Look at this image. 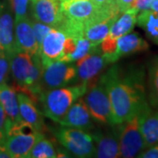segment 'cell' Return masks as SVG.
Instances as JSON below:
<instances>
[{
    "label": "cell",
    "instance_id": "7402d4cb",
    "mask_svg": "<svg viewBox=\"0 0 158 158\" xmlns=\"http://www.w3.org/2000/svg\"><path fill=\"white\" fill-rule=\"evenodd\" d=\"M16 91L14 87L6 84L0 85V105L4 108L7 116V121L9 122H18L21 120Z\"/></svg>",
    "mask_w": 158,
    "mask_h": 158
},
{
    "label": "cell",
    "instance_id": "836d02e7",
    "mask_svg": "<svg viewBox=\"0 0 158 158\" xmlns=\"http://www.w3.org/2000/svg\"><path fill=\"white\" fill-rule=\"evenodd\" d=\"M10 156L8 155V153L6 152L5 148H0V158H9Z\"/></svg>",
    "mask_w": 158,
    "mask_h": 158
},
{
    "label": "cell",
    "instance_id": "4dcf8cb0",
    "mask_svg": "<svg viewBox=\"0 0 158 158\" xmlns=\"http://www.w3.org/2000/svg\"><path fill=\"white\" fill-rule=\"evenodd\" d=\"M155 0H137L133 8L138 11V12L146 10H150L153 2Z\"/></svg>",
    "mask_w": 158,
    "mask_h": 158
},
{
    "label": "cell",
    "instance_id": "3957f363",
    "mask_svg": "<svg viewBox=\"0 0 158 158\" xmlns=\"http://www.w3.org/2000/svg\"><path fill=\"white\" fill-rule=\"evenodd\" d=\"M43 135L41 132L23 120L7 121L5 149L11 158H27L36 141Z\"/></svg>",
    "mask_w": 158,
    "mask_h": 158
},
{
    "label": "cell",
    "instance_id": "cb8c5ba5",
    "mask_svg": "<svg viewBox=\"0 0 158 158\" xmlns=\"http://www.w3.org/2000/svg\"><path fill=\"white\" fill-rule=\"evenodd\" d=\"M66 153L58 151L53 142L43 135L36 141L29 153L27 158H55L66 157Z\"/></svg>",
    "mask_w": 158,
    "mask_h": 158
},
{
    "label": "cell",
    "instance_id": "e0dca14e",
    "mask_svg": "<svg viewBox=\"0 0 158 158\" xmlns=\"http://www.w3.org/2000/svg\"><path fill=\"white\" fill-rule=\"evenodd\" d=\"M149 45L147 41L137 33H128L117 40L116 48L113 54L107 57L110 64L117 62L122 57L147 51Z\"/></svg>",
    "mask_w": 158,
    "mask_h": 158
},
{
    "label": "cell",
    "instance_id": "9c48e42d",
    "mask_svg": "<svg viewBox=\"0 0 158 158\" xmlns=\"http://www.w3.org/2000/svg\"><path fill=\"white\" fill-rule=\"evenodd\" d=\"M137 15L138 11L135 8H131L121 12L116 21L113 23L108 35L100 43L102 52L106 56H111L114 52L117 40L119 37L133 31L137 22Z\"/></svg>",
    "mask_w": 158,
    "mask_h": 158
},
{
    "label": "cell",
    "instance_id": "277c9868",
    "mask_svg": "<svg viewBox=\"0 0 158 158\" xmlns=\"http://www.w3.org/2000/svg\"><path fill=\"white\" fill-rule=\"evenodd\" d=\"M56 140L76 157H95V142L88 131L61 126L52 128Z\"/></svg>",
    "mask_w": 158,
    "mask_h": 158
},
{
    "label": "cell",
    "instance_id": "8992f818",
    "mask_svg": "<svg viewBox=\"0 0 158 158\" xmlns=\"http://www.w3.org/2000/svg\"><path fill=\"white\" fill-rule=\"evenodd\" d=\"M141 111L124 122L115 125L118 133L121 157H137L138 155L146 148L140 126Z\"/></svg>",
    "mask_w": 158,
    "mask_h": 158
},
{
    "label": "cell",
    "instance_id": "83f0119b",
    "mask_svg": "<svg viewBox=\"0 0 158 158\" xmlns=\"http://www.w3.org/2000/svg\"><path fill=\"white\" fill-rule=\"evenodd\" d=\"M31 23H32V27L34 29L37 42H38L39 46H40L43 39L45 38V36L48 34V33L52 29V27H50L49 26L46 25L44 23L34 19H31Z\"/></svg>",
    "mask_w": 158,
    "mask_h": 158
},
{
    "label": "cell",
    "instance_id": "ffe728a7",
    "mask_svg": "<svg viewBox=\"0 0 158 158\" xmlns=\"http://www.w3.org/2000/svg\"><path fill=\"white\" fill-rule=\"evenodd\" d=\"M18 99L21 120L33 126L37 131L42 133L45 127L42 116L43 113H40L37 107V102L24 92H18Z\"/></svg>",
    "mask_w": 158,
    "mask_h": 158
},
{
    "label": "cell",
    "instance_id": "d4e9b609",
    "mask_svg": "<svg viewBox=\"0 0 158 158\" xmlns=\"http://www.w3.org/2000/svg\"><path fill=\"white\" fill-rule=\"evenodd\" d=\"M148 88L149 105L158 109V56L153 58L148 65Z\"/></svg>",
    "mask_w": 158,
    "mask_h": 158
},
{
    "label": "cell",
    "instance_id": "f546056e",
    "mask_svg": "<svg viewBox=\"0 0 158 158\" xmlns=\"http://www.w3.org/2000/svg\"><path fill=\"white\" fill-rule=\"evenodd\" d=\"M137 157L140 158H158V143L142 150Z\"/></svg>",
    "mask_w": 158,
    "mask_h": 158
},
{
    "label": "cell",
    "instance_id": "e575fe53",
    "mask_svg": "<svg viewBox=\"0 0 158 158\" xmlns=\"http://www.w3.org/2000/svg\"><path fill=\"white\" fill-rule=\"evenodd\" d=\"M150 10H152V11H157L158 12V0H155V1L153 2Z\"/></svg>",
    "mask_w": 158,
    "mask_h": 158
},
{
    "label": "cell",
    "instance_id": "ba28073f",
    "mask_svg": "<svg viewBox=\"0 0 158 158\" xmlns=\"http://www.w3.org/2000/svg\"><path fill=\"white\" fill-rule=\"evenodd\" d=\"M77 80V69L75 62H52L43 66L41 77L42 91L69 86Z\"/></svg>",
    "mask_w": 158,
    "mask_h": 158
},
{
    "label": "cell",
    "instance_id": "484cf974",
    "mask_svg": "<svg viewBox=\"0 0 158 158\" xmlns=\"http://www.w3.org/2000/svg\"><path fill=\"white\" fill-rule=\"evenodd\" d=\"M31 0H8L15 19L27 16Z\"/></svg>",
    "mask_w": 158,
    "mask_h": 158
},
{
    "label": "cell",
    "instance_id": "d6a6232c",
    "mask_svg": "<svg viewBox=\"0 0 158 158\" xmlns=\"http://www.w3.org/2000/svg\"><path fill=\"white\" fill-rule=\"evenodd\" d=\"M98 6L102 7H106V6H112L117 5V0H91Z\"/></svg>",
    "mask_w": 158,
    "mask_h": 158
},
{
    "label": "cell",
    "instance_id": "d6986e66",
    "mask_svg": "<svg viewBox=\"0 0 158 158\" xmlns=\"http://www.w3.org/2000/svg\"><path fill=\"white\" fill-rule=\"evenodd\" d=\"M115 126V125H114ZM115 129L109 131H95L91 135L95 142V157L118 158L121 157L118 133Z\"/></svg>",
    "mask_w": 158,
    "mask_h": 158
},
{
    "label": "cell",
    "instance_id": "1f68e13d",
    "mask_svg": "<svg viewBox=\"0 0 158 158\" xmlns=\"http://www.w3.org/2000/svg\"><path fill=\"white\" fill-rule=\"evenodd\" d=\"M136 1L137 0H117V5L119 8V11L123 12L133 8Z\"/></svg>",
    "mask_w": 158,
    "mask_h": 158
},
{
    "label": "cell",
    "instance_id": "f1b7e54d",
    "mask_svg": "<svg viewBox=\"0 0 158 158\" xmlns=\"http://www.w3.org/2000/svg\"><path fill=\"white\" fill-rule=\"evenodd\" d=\"M6 124H7V116H6V113L4 108L0 105V148H5Z\"/></svg>",
    "mask_w": 158,
    "mask_h": 158
},
{
    "label": "cell",
    "instance_id": "5bb4252c",
    "mask_svg": "<svg viewBox=\"0 0 158 158\" xmlns=\"http://www.w3.org/2000/svg\"><path fill=\"white\" fill-rule=\"evenodd\" d=\"M14 36L18 50L27 53L31 56L39 54L40 46L28 15L14 19Z\"/></svg>",
    "mask_w": 158,
    "mask_h": 158
},
{
    "label": "cell",
    "instance_id": "7c38bea8",
    "mask_svg": "<svg viewBox=\"0 0 158 158\" xmlns=\"http://www.w3.org/2000/svg\"><path fill=\"white\" fill-rule=\"evenodd\" d=\"M13 12L9 2L0 1V49L10 57L17 52L14 36Z\"/></svg>",
    "mask_w": 158,
    "mask_h": 158
},
{
    "label": "cell",
    "instance_id": "9a60e30c",
    "mask_svg": "<svg viewBox=\"0 0 158 158\" xmlns=\"http://www.w3.org/2000/svg\"><path fill=\"white\" fill-rule=\"evenodd\" d=\"M67 35L59 29L52 28L48 33L40 46L39 50L43 66L61 59Z\"/></svg>",
    "mask_w": 158,
    "mask_h": 158
},
{
    "label": "cell",
    "instance_id": "4316f807",
    "mask_svg": "<svg viewBox=\"0 0 158 158\" xmlns=\"http://www.w3.org/2000/svg\"><path fill=\"white\" fill-rule=\"evenodd\" d=\"M10 60L6 53L0 51V85H5L9 79Z\"/></svg>",
    "mask_w": 158,
    "mask_h": 158
},
{
    "label": "cell",
    "instance_id": "d590c367",
    "mask_svg": "<svg viewBox=\"0 0 158 158\" xmlns=\"http://www.w3.org/2000/svg\"><path fill=\"white\" fill-rule=\"evenodd\" d=\"M60 1H63V0H60Z\"/></svg>",
    "mask_w": 158,
    "mask_h": 158
},
{
    "label": "cell",
    "instance_id": "8d00e7d4",
    "mask_svg": "<svg viewBox=\"0 0 158 158\" xmlns=\"http://www.w3.org/2000/svg\"><path fill=\"white\" fill-rule=\"evenodd\" d=\"M0 51H1V49H0Z\"/></svg>",
    "mask_w": 158,
    "mask_h": 158
},
{
    "label": "cell",
    "instance_id": "4fadbf2b",
    "mask_svg": "<svg viewBox=\"0 0 158 158\" xmlns=\"http://www.w3.org/2000/svg\"><path fill=\"white\" fill-rule=\"evenodd\" d=\"M62 14L66 19L85 25V23L98 13L102 6L91 0H63L61 1Z\"/></svg>",
    "mask_w": 158,
    "mask_h": 158
},
{
    "label": "cell",
    "instance_id": "2e32d148",
    "mask_svg": "<svg viewBox=\"0 0 158 158\" xmlns=\"http://www.w3.org/2000/svg\"><path fill=\"white\" fill-rule=\"evenodd\" d=\"M10 71L14 82V88L19 92H25L27 81L33 66V56L18 50L10 58Z\"/></svg>",
    "mask_w": 158,
    "mask_h": 158
},
{
    "label": "cell",
    "instance_id": "30bf717a",
    "mask_svg": "<svg viewBox=\"0 0 158 158\" xmlns=\"http://www.w3.org/2000/svg\"><path fill=\"white\" fill-rule=\"evenodd\" d=\"M109 64L110 62L102 52L100 45L98 46L85 56L76 62L77 69V82L90 84Z\"/></svg>",
    "mask_w": 158,
    "mask_h": 158
},
{
    "label": "cell",
    "instance_id": "44dd1931",
    "mask_svg": "<svg viewBox=\"0 0 158 158\" xmlns=\"http://www.w3.org/2000/svg\"><path fill=\"white\" fill-rule=\"evenodd\" d=\"M141 132L145 148L158 143V109H153L148 104L141 113Z\"/></svg>",
    "mask_w": 158,
    "mask_h": 158
},
{
    "label": "cell",
    "instance_id": "603a6c76",
    "mask_svg": "<svg viewBox=\"0 0 158 158\" xmlns=\"http://www.w3.org/2000/svg\"><path fill=\"white\" fill-rule=\"evenodd\" d=\"M136 24L141 27L148 39L158 46V12L146 10L138 12Z\"/></svg>",
    "mask_w": 158,
    "mask_h": 158
},
{
    "label": "cell",
    "instance_id": "7a4b0ae2",
    "mask_svg": "<svg viewBox=\"0 0 158 158\" xmlns=\"http://www.w3.org/2000/svg\"><path fill=\"white\" fill-rule=\"evenodd\" d=\"M88 87L89 84L79 83L77 85L42 91L39 101L43 115L59 123L74 103L85 95Z\"/></svg>",
    "mask_w": 158,
    "mask_h": 158
},
{
    "label": "cell",
    "instance_id": "6da1fadb",
    "mask_svg": "<svg viewBox=\"0 0 158 158\" xmlns=\"http://www.w3.org/2000/svg\"><path fill=\"white\" fill-rule=\"evenodd\" d=\"M111 101L114 125L120 124L147 106L145 71L141 67L123 70L114 65L103 74Z\"/></svg>",
    "mask_w": 158,
    "mask_h": 158
},
{
    "label": "cell",
    "instance_id": "52a82bcc",
    "mask_svg": "<svg viewBox=\"0 0 158 158\" xmlns=\"http://www.w3.org/2000/svg\"><path fill=\"white\" fill-rule=\"evenodd\" d=\"M120 13L118 5L102 7L98 13L85 23V38L94 46L100 45Z\"/></svg>",
    "mask_w": 158,
    "mask_h": 158
},
{
    "label": "cell",
    "instance_id": "ac0fdd59",
    "mask_svg": "<svg viewBox=\"0 0 158 158\" xmlns=\"http://www.w3.org/2000/svg\"><path fill=\"white\" fill-rule=\"evenodd\" d=\"M93 120L83 98H80L71 106L58 124L89 132L94 128Z\"/></svg>",
    "mask_w": 158,
    "mask_h": 158
},
{
    "label": "cell",
    "instance_id": "8fae6325",
    "mask_svg": "<svg viewBox=\"0 0 158 158\" xmlns=\"http://www.w3.org/2000/svg\"><path fill=\"white\" fill-rule=\"evenodd\" d=\"M29 10L33 19L52 28H58L63 20L60 0H31Z\"/></svg>",
    "mask_w": 158,
    "mask_h": 158
},
{
    "label": "cell",
    "instance_id": "5b68a950",
    "mask_svg": "<svg viewBox=\"0 0 158 158\" xmlns=\"http://www.w3.org/2000/svg\"><path fill=\"white\" fill-rule=\"evenodd\" d=\"M82 98L96 122L114 126L111 101L103 75L96 83L89 85L88 90Z\"/></svg>",
    "mask_w": 158,
    "mask_h": 158
}]
</instances>
